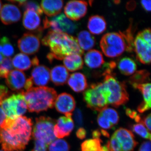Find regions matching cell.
Segmentation results:
<instances>
[{
    "label": "cell",
    "mask_w": 151,
    "mask_h": 151,
    "mask_svg": "<svg viewBox=\"0 0 151 151\" xmlns=\"http://www.w3.org/2000/svg\"><path fill=\"white\" fill-rule=\"evenodd\" d=\"M13 66L19 70H26L34 65L33 58L31 60L29 57L24 53L16 55L12 60Z\"/></svg>",
    "instance_id": "28"
},
{
    "label": "cell",
    "mask_w": 151,
    "mask_h": 151,
    "mask_svg": "<svg viewBox=\"0 0 151 151\" xmlns=\"http://www.w3.org/2000/svg\"><path fill=\"white\" fill-rule=\"evenodd\" d=\"M107 144L111 151H122L121 145L113 135H112L110 140L107 142Z\"/></svg>",
    "instance_id": "38"
},
{
    "label": "cell",
    "mask_w": 151,
    "mask_h": 151,
    "mask_svg": "<svg viewBox=\"0 0 151 151\" xmlns=\"http://www.w3.org/2000/svg\"><path fill=\"white\" fill-rule=\"evenodd\" d=\"M63 1L61 0H43L41 2V8L48 17L58 15L62 10Z\"/></svg>",
    "instance_id": "19"
},
{
    "label": "cell",
    "mask_w": 151,
    "mask_h": 151,
    "mask_svg": "<svg viewBox=\"0 0 151 151\" xmlns=\"http://www.w3.org/2000/svg\"><path fill=\"white\" fill-rule=\"evenodd\" d=\"M69 76L68 70L63 65H57L50 71L51 81L56 86L65 84L67 82Z\"/></svg>",
    "instance_id": "22"
},
{
    "label": "cell",
    "mask_w": 151,
    "mask_h": 151,
    "mask_svg": "<svg viewBox=\"0 0 151 151\" xmlns=\"http://www.w3.org/2000/svg\"><path fill=\"white\" fill-rule=\"evenodd\" d=\"M72 114L61 116L58 119L54 127L55 137L62 139L68 137L74 128V123L72 119Z\"/></svg>",
    "instance_id": "13"
},
{
    "label": "cell",
    "mask_w": 151,
    "mask_h": 151,
    "mask_svg": "<svg viewBox=\"0 0 151 151\" xmlns=\"http://www.w3.org/2000/svg\"><path fill=\"white\" fill-rule=\"evenodd\" d=\"M126 113L127 116L131 119H134L137 123H141L142 117L136 111L131 110L130 108H127L126 110Z\"/></svg>",
    "instance_id": "40"
},
{
    "label": "cell",
    "mask_w": 151,
    "mask_h": 151,
    "mask_svg": "<svg viewBox=\"0 0 151 151\" xmlns=\"http://www.w3.org/2000/svg\"><path fill=\"white\" fill-rule=\"evenodd\" d=\"M21 16L19 9L14 5L5 4L1 9L0 19L4 24L9 25L17 22Z\"/></svg>",
    "instance_id": "17"
},
{
    "label": "cell",
    "mask_w": 151,
    "mask_h": 151,
    "mask_svg": "<svg viewBox=\"0 0 151 151\" xmlns=\"http://www.w3.org/2000/svg\"><path fill=\"white\" fill-rule=\"evenodd\" d=\"M48 151H69L70 146L65 140L58 139L52 142L48 146Z\"/></svg>",
    "instance_id": "33"
},
{
    "label": "cell",
    "mask_w": 151,
    "mask_h": 151,
    "mask_svg": "<svg viewBox=\"0 0 151 151\" xmlns=\"http://www.w3.org/2000/svg\"><path fill=\"white\" fill-rule=\"evenodd\" d=\"M40 45L39 37L30 33H25L18 41L19 49L26 55L35 54L38 51Z\"/></svg>",
    "instance_id": "11"
},
{
    "label": "cell",
    "mask_w": 151,
    "mask_h": 151,
    "mask_svg": "<svg viewBox=\"0 0 151 151\" xmlns=\"http://www.w3.org/2000/svg\"><path fill=\"white\" fill-rule=\"evenodd\" d=\"M135 89H139L142 94L144 101L138 106V111L143 113L151 108V84L146 83L135 86Z\"/></svg>",
    "instance_id": "21"
},
{
    "label": "cell",
    "mask_w": 151,
    "mask_h": 151,
    "mask_svg": "<svg viewBox=\"0 0 151 151\" xmlns=\"http://www.w3.org/2000/svg\"><path fill=\"white\" fill-rule=\"evenodd\" d=\"M54 106L58 112L64 114L65 116L72 114L76 107V102L74 97L69 94L63 93L57 97Z\"/></svg>",
    "instance_id": "14"
},
{
    "label": "cell",
    "mask_w": 151,
    "mask_h": 151,
    "mask_svg": "<svg viewBox=\"0 0 151 151\" xmlns=\"http://www.w3.org/2000/svg\"><path fill=\"white\" fill-rule=\"evenodd\" d=\"M115 62L108 64V68L104 72V84L108 93V104L118 108L129 101V95L125 82H120L115 77L112 70L116 67Z\"/></svg>",
    "instance_id": "4"
},
{
    "label": "cell",
    "mask_w": 151,
    "mask_h": 151,
    "mask_svg": "<svg viewBox=\"0 0 151 151\" xmlns=\"http://www.w3.org/2000/svg\"><path fill=\"white\" fill-rule=\"evenodd\" d=\"M1 107L7 119H14L26 112L27 105L22 93L14 94L2 101Z\"/></svg>",
    "instance_id": "8"
},
{
    "label": "cell",
    "mask_w": 151,
    "mask_h": 151,
    "mask_svg": "<svg viewBox=\"0 0 151 151\" xmlns=\"http://www.w3.org/2000/svg\"><path fill=\"white\" fill-rule=\"evenodd\" d=\"M32 125V119L26 116L6 118L0 126V145L3 150H24L31 137Z\"/></svg>",
    "instance_id": "1"
},
{
    "label": "cell",
    "mask_w": 151,
    "mask_h": 151,
    "mask_svg": "<svg viewBox=\"0 0 151 151\" xmlns=\"http://www.w3.org/2000/svg\"><path fill=\"white\" fill-rule=\"evenodd\" d=\"M6 116L5 113L3 111L1 107L0 106V126L3 124L5 120L6 119Z\"/></svg>",
    "instance_id": "48"
},
{
    "label": "cell",
    "mask_w": 151,
    "mask_h": 151,
    "mask_svg": "<svg viewBox=\"0 0 151 151\" xmlns=\"http://www.w3.org/2000/svg\"><path fill=\"white\" fill-rule=\"evenodd\" d=\"M84 61L91 68H99L105 63L102 53L96 50H90L87 52L84 56Z\"/></svg>",
    "instance_id": "23"
},
{
    "label": "cell",
    "mask_w": 151,
    "mask_h": 151,
    "mask_svg": "<svg viewBox=\"0 0 151 151\" xmlns=\"http://www.w3.org/2000/svg\"><path fill=\"white\" fill-rule=\"evenodd\" d=\"M43 27L44 29L50 28L55 32L70 35L75 32L77 26L62 14L51 19L45 17L43 20Z\"/></svg>",
    "instance_id": "9"
},
{
    "label": "cell",
    "mask_w": 151,
    "mask_h": 151,
    "mask_svg": "<svg viewBox=\"0 0 151 151\" xmlns=\"http://www.w3.org/2000/svg\"><path fill=\"white\" fill-rule=\"evenodd\" d=\"M113 126L117 125L119 121L118 112L112 108H107L100 112Z\"/></svg>",
    "instance_id": "32"
},
{
    "label": "cell",
    "mask_w": 151,
    "mask_h": 151,
    "mask_svg": "<svg viewBox=\"0 0 151 151\" xmlns=\"http://www.w3.org/2000/svg\"><path fill=\"white\" fill-rule=\"evenodd\" d=\"M5 78L6 84L12 91L19 92L25 89L27 81L26 77L24 73L22 71L18 70H12Z\"/></svg>",
    "instance_id": "15"
},
{
    "label": "cell",
    "mask_w": 151,
    "mask_h": 151,
    "mask_svg": "<svg viewBox=\"0 0 151 151\" xmlns=\"http://www.w3.org/2000/svg\"><path fill=\"white\" fill-rule=\"evenodd\" d=\"M41 19L40 15L35 11H25L23 18V24L29 30H35L40 26Z\"/></svg>",
    "instance_id": "24"
},
{
    "label": "cell",
    "mask_w": 151,
    "mask_h": 151,
    "mask_svg": "<svg viewBox=\"0 0 151 151\" xmlns=\"http://www.w3.org/2000/svg\"><path fill=\"white\" fill-rule=\"evenodd\" d=\"M97 121L99 126L101 128L105 129H110L114 127L107 119H105V117L100 113L97 116Z\"/></svg>",
    "instance_id": "37"
},
{
    "label": "cell",
    "mask_w": 151,
    "mask_h": 151,
    "mask_svg": "<svg viewBox=\"0 0 151 151\" xmlns=\"http://www.w3.org/2000/svg\"><path fill=\"white\" fill-rule=\"evenodd\" d=\"M103 53L109 58H115L129 52V46L124 32H110L103 35L100 42Z\"/></svg>",
    "instance_id": "5"
},
{
    "label": "cell",
    "mask_w": 151,
    "mask_h": 151,
    "mask_svg": "<svg viewBox=\"0 0 151 151\" xmlns=\"http://www.w3.org/2000/svg\"><path fill=\"white\" fill-rule=\"evenodd\" d=\"M141 4L143 8L147 12H150L151 11V1H142Z\"/></svg>",
    "instance_id": "47"
},
{
    "label": "cell",
    "mask_w": 151,
    "mask_h": 151,
    "mask_svg": "<svg viewBox=\"0 0 151 151\" xmlns=\"http://www.w3.org/2000/svg\"><path fill=\"white\" fill-rule=\"evenodd\" d=\"M101 134V131L98 130H94L92 133V137L94 139H100Z\"/></svg>",
    "instance_id": "49"
},
{
    "label": "cell",
    "mask_w": 151,
    "mask_h": 151,
    "mask_svg": "<svg viewBox=\"0 0 151 151\" xmlns=\"http://www.w3.org/2000/svg\"><path fill=\"white\" fill-rule=\"evenodd\" d=\"M100 151H110V149H109V147L108 144H106L105 145L101 147L100 148Z\"/></svg>",
    "instance_id": "50"
},
{
    "label": "cell",
    "mask_w": 151,
    "mask_h": 151,
    "mask_svg": "<svg viewBox=\"0 0 151 151\" xmlns=\"http://www.w3.org/2000/svg\"><path fill=\"white\" fill-rule=\"evenodd\" d=\"M86 132L84 128L80 127L77 130L76 132L77 137L80 139H83L86 137Z\"/></svg>",
    "instance_id": "46"
},
{
    "label": "cell",
    "mask_w": 151,
    "mask_h": 151,
    "mask_svg": "<svg viewBox=\"0 0 151 151\" xmlns=\"http://www.w3.org/2000/svg\"><path fill=\"white\" fill-rule=\"evenodd\" d=\"M68 84L73 91L76 92H83L88 88L86 76L79 72L71 74L68 80Z\"/></svg>",
    "instance_id": "20"
},
{
    "label": "cell",
    "mask_w": 151,
    "mask_h": 151,
    "mask_svg": "<svg viewBox=\"0 0 151 151\" xmlns=\"http://www.w3.org/2000/svg\"><path fill=\"white\" fill-rule=\"evenodd\" d=\"M13 68L12 60L10 58H6L0 63V78H5Z\"/></svg>",
    "instance_id": "35"
},
{
    "label": "cell",
    "mask_w": 151,
    "mask_h": 151,
    "mask_svg": "<svg viewBox=\"0 0 151 151\" xmlns=\"http://www.w3.org/2000/svg\"><path fill=\"white\" fill-rule=\"evenodd\" d=\"M101 131L102 134H103V136H105L106 137H109V134H108V132H106V131H105L104 130H101Z\"/></svg>",
    "instance_id": "51"
},
{
    "label": "cell",
    "mask_w": 151,
    "mask_h": 151,
    "mask_svg": "<svg viewBox=\"0 0 151 151\" xmlns=\"http://www.w3.org/2000/svg\"><path fill=\"white\" fill-rule=\"evenodd\" d=\"M42 42L50 49L51 52L47 56L50 60L54 58L62 60L70 55H81L84 53L78 45L77 38L67 34L50 31L42 39Z\"/></svg>",
    "instance_id": "2"
},
{
    "label": "cell",
    "mask_w": 151,
    "mask_h": 151,
    "mask_svg": "<svg viewBox=\"0 0 151 151\" xmlns=\"http://www.w3.org/2000/svg\"><path fill=\"white\" fill-rule=\"evenodd\" d=\"M118 67L122 74L129 76L136 72L137 65L132 58L126 57L120 60L118 63Z\"/></svg>",
    "instance_id": "29"
},
{
    "label": "cell",
    "mask_w": 151,
    "mask_h": 151,
    "mask_svg": "<svg viewBox=\"0 0 151 151\" xmlns=\"http://www.w3.org/2000/svg\"><path fill=\"white\" fill-rule=\"evenodd\" d=\"M142 40L149 44L151 45V29L150 28L146 29L138 33L137 35Z\"/></svg>",
    "instance_id": "39"
},
{
    "label": "cell",
    "mask_w": 151,
    "mask_h": 151,
    "mask_svg": "<svg viewBox=\"0 0 151 151\" xmlns=\"http://www.w3.org/2000/svg\"><path fill=\"white\" fill-rule=\"evenodd\" d=\"M150 73L147 70L136 71L129 79V82L133 87L139 84L148 83V81L150 80Z\"/></svg>",
    "instance_id": "30"
},
{
    "label": "cell",
    "mask_w": 151,
    "mask_h": 151,
    "mask_svg": "<svg viewBox=\"0 0 151 151\" xmlns=\"http://www.w3.org/2000/svg\"><path fill=\"white\" fill-rule=\"evenodd\" d=\"M63 63L68 70L73 72L82 69L84 61L81 55L73 54L65 57L63 59Z\"/></svg>",
    "instance_id": "26"
},
{
    "label": "cell",
    "mask_w": 151,
    "mask_h": 151,
    "mask_svg": "<svg viewBox=\"0 0 151 151\" xmlns=\"http://www.w3.org/2000/svg\"><path fill=\"white\" fill-rule=\"evenodd\" d=\"M106 28L107 24L103 17L94 15L89 18L88 22V28L92 34H101L105 31Z\"/></svg>",
    "instance_id": "25"
},
{
    "label": "cell",
    "mask_w": 151,
    "mask_h": 151,
    "mask_svg": "<svg viewBox=\"0 0 151 151\" xmlns=\"http://www.w3.org/2000/svg\"><path fill=\"white\" fill-rule=\"evenodd\" d=\"M26 11L28 10L35 11L40 15L42 14L43 12L40 6L37 2L33 1H27L22 6Z\"/></svg>",
    "instance_id": "36"
},
{
    "label": "cell",
    "mask_w": 151,
    "mask_h": 151,
    "mask_svg": "<svg viewBox=\"0 0 151 151\" xmlns=\"http://www.w3.org/2000/svg\"><path fill=\"white\" fill-rule=\"evenodd\" d=\"M102 141L100 139H89L81 145V151H100Z\"/></svg>",
    "instance_id": "31"
},
{
    "label": "cell",
    "mask_w": 151,
    "mask_h": 151,
    "mask_svg": "<svg viewBox=\"0 0 151 151\" xmlns=\"http://www.w3.org/2000/svg\"><path fill=\"white\" fill-rule=\"evenodd\" d=\"M77 39L78 45L84 51L90 50L95 45V37L87 31L80 32L78 34Z\"/></svg>",
    "instance_id": "27"
},
{
    "label": "cell",
    "mask_w": 151,
    "mask_h": 151,
    "mask_svg": "<svg viewBox=\"0 0 151 151\" xmlns=\"http://www.w3.org/2000/svg\"><path fill=\"white\" fill-rule=\"evenodd\" d=\"M74 120H75L76 126L80 127L83 125V118L82 112L79 108L76 109L74 114Z\"/></svg>",
    "instance_id": "41"
},
{
    "label": "cell",
    "mask_w": 151,
    "mask_h": 151,
    "mask_svg": "<svg viewBox=\"0 0 151 151\" xmlns=\"http://www.w3.org/2000/svg\"><path fill=\"white\" fill-rule=\"evenodd\" d=\"M132 131L142 138L147 139L151 140L150 132L143 124L139 123L134 124L131 127Z\"/></svg>",
    "instance_id": "34"
},
{
    "label": "cell",
    "mask_w": 151,
    "mask_h": 151,
    "mask_svg": "<svg viewBox=\"0 0 151 151\" xmlns=\"http://www.w3.org/2000/svg\"><path fill=\"white\" fill-rule=\"evenodd\" d=\"M9 91L7 88L4 85L0 84V105L2 101L7 97Z\"/></svg>",
    "instance_id": "44"
},
{
    "label": "cell",
    "mask_w": 151,
    "mask_h": 151,
    "mask_svg": "<svg viewBox=\"0 0 151 151\" xmlns=\"http://www.w3.org/2000/svg\"><path fill=\"white\" fill-rule=\"evenodd\" d=\"M87 6L88 3L85 1H70L64 7L65 16L71 20H79L86 14Z\"/></svg>",
    "instance_id": "10"
},
{
    "label": "cell",
    "mask_w": 151,
    "mask_h": 151,
    "mask_svg": "<svg viewBox=\"0 0 151 151\" xmlns=\"http://www.w3.org/2000/svg\"><path fill=\"white\" fill-rule=\"evenodd\" d=\"M113 136L122 147V151H133L137 145L134 136L132 131L125 128H120L115 131Z\"/></svg>",
    "instance_id": "12"
},
{
    "label": "cell",
    "mask_w": 151,
    "mask_h": 151,
    "mask_svg": "<svg viewBox=\"0 0 151 151\" xmlns=\"http://www.w3.org/2000/svg\"><path fill=\"white\" fill-rule=\"evenodd\" d=\"M0 151H4L3 150H0Z\"/></svg>",
    "instance_id": "53"
},
{
    "label": "cell",
    "mask_w": 151,
    "mask_h": 151,
    "mask_svg": "<svg viewBox=\"0 0 151 151\" xmlns=\"http://www.w3.org/2000/svg\"><path fill=\"white\" fill-rule=\"evenodd\" d=\"M22 93L27 109L32 113H40L53 108L57 97L54 89L45 86L32 87Z\"/></svg>",
    "instance_id": "3"
},
{
    "label": "cell",
    "mask_w": 151,
    "mask_h": 151,
    "mask_svg": "<svg viewBox=\"0 0 151 151\" xmlns=\"http://www.w3.org/2000/svg\"><path fill=\"white\" fill-rule=\"evenodd\" d=\"M134 50L139 61L144 64H149L151 62V45L137 35L134 40Z\"/></svg>",
    "instance_id": "16"
},
{
    "label": "cell",
    "mask_w": 151,
    "mask_h": 151,
    "mask_svg": "<svg viewBox=\"0 0 151 151\" xmlns=\"http://www.w3.org/2000/svg\"><path fill=\"white\" fill-rule=\"evenodd\" d=\"M55 122L54 119L47 116L36 118L32 132L34 140L40 141L48 146L55 140L54 127Z\"/></svg>",
    "instance_id": "7"
},
{
    "label": "cell",
    "mask_w": 151,
    "mask_h": 151,
    "mask_svg": "<svg viewBox=\"0 0 151 151\" xmlns=\"http://www.w3.org/2000/svg\"><path fill=\"white\" fill-rule=\"evenodd\" d=\"M151 115L150 113L147 116H145L144 118H142L140 124H143L146 128L147 129L149 132H151Z\"/></svg>",
    "instance_id": "43"
},
{
    "label": "cell",
    "mask_w": 151,
    "mask_h": 151,
    "mask_svg": "<svg viewBox=\"0 0 151 151\" xmlns=\"http://www.w3.org/2000/svg\"><path fill=\"white\" fill-rule=\"evenodd\" d=\"M48 146L40 141L35 140L34 146L31 151H47Z\"/></svg>",
    "instance_id": "42"
},
{
    "label": "cell",
    "mask_w": 151,
    "mask_h": 151,
    "mask_svg": "<svg viewBox=\"0 0 151 151\" xmlns=\"http://www.w3.org/2000/svg\"><path fill=\"white\" fill-rule=\"evenodd\" d=\"M83 95L87 107L93 111L100 112L109 105L108 93L103 83L91 84Z\"/></svg>",
    "instance_id": "6"
},
{
    "label": "cell",
    "mask_w": 151,
    "mask_h": 151,
    "mask_svg": "<svg viewBox=\"0 0 151 151\" xmlns=\"http://www.w3.org/2000/svg\"><path fill=\"white\" fill-rule=\"evenodd\" d=\"M33 85L44 86L47 84L50 79V70L43 65H38L33 69L31 76L30 77Z\"/></svg>",
    "instance_id": "18"
},
{
    "label": "cell",
    "mask_w": 151,
    "mask_h": 151,
    "mask_svg": "<svg viewBox=\"0 0 151 151\" xmlns=\"http://www.w3.org/2000/svg\"><path fill=\"white\" fill-rule=\"evenodd\" d=\"M139 151H151L150 141L143 142L140 147Z\"/></svg>",
    "instance_id": "45"
},
{
    "label": "cell",
    "mask_w": 151,
    "mask_h": 151,
    "mask_svg": "<svg viewBox=\"0 0 151 151\" xmlns=\"http://www.w3.org/2000/svg\"><path fill=\"white\" fill-rule=\"evenodd\" d=\"M2 8V3L1 1H0V11L1 10V9Z\"/></svg>",
    "instance_id": "52"
}]
</instances>
